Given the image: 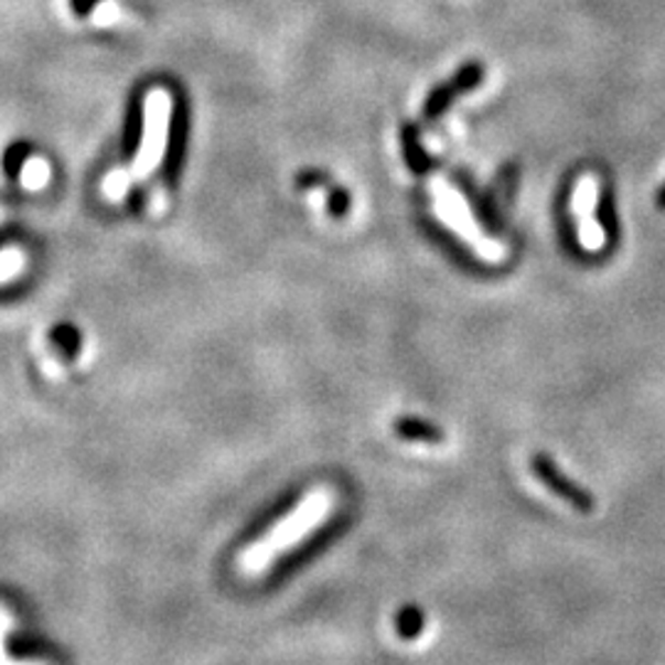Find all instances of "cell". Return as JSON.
Instances as JSON below:
<instances>
[{"label": "cell", "mask_w": 665, "mask_h": 665, "mask_svg": "<svg viewBox=\"0 0 665 665\" xmlns=\"http://www.w3.org/2000/svg\"><path fill=\"white\" fill-rule=\"evenodd\" d=\"M50 181V165L42 158H30L25 161L23 171H20V183L30 190H37Z\"/></svg>", "instance_id": "ba28073f"}, {"label": "cell", "mask_w": 665, "mask_h": 665, "mask_svg": "<svg viewBox=\"0 0 665 665\" xmlns=\"http://www.w3.org/2000/svg\"><path fill=\"white\" fill-rule=\"evenodd\" d=\"M403 431H405L407 437H415V439H431V441H439L441 439V431H437L435 427L419 425V421H405Z\"/></svg>", "instance_id": "9c48e42d"}, {"label": "cell", "mask_w": 665, "mask_h": 665, "mask_svg": "<svg viewBox=\"0 0 665 665\" xmlns=\"http://www.w3.org/2000/svg\"><path fill=\"white\" fill-rule=\"evenodd\" d=\"M597 197H599L597 181L591 175H584L575 190V217L579 225V242H582V247L589 251H597L604 247V232H601L594 215Z\"/></svg>", "instance_id": "5b68a950"}, {"label": "cell", "mask_w": 665, "mask_h": 665, "mask_svg": "<svg viewBox=\"0 0 665 665\" xmlns=\"http://www.w3.org/2000/svg\"><path fill=\"white\" fill-rule=\"evenodd\" d=\"M533 473L540 479L547 489H550L559 498L567 501L579 513H591L594 511V495H591L582 485L567 479L562 471L557 469V463L547 457V453H535L533 457Z\"/></svg>", "instance_id": "277c9868"}, {"label": "cell", "mask_w": 665, "mask_h": 665, "mask_svg": "<svg viewBox=\"0 0 665 665\" xmlns=\"http://www.w3.org/2000/svg\"><path fill=\"white\" fill-rule=\"evenodd\" d=\"M481 82H483V67L479 65V62H469V65H463L457 74H453L451 82L441 84V87H437L429 94L425 116L427 119H437V116L443 114V109H447L449 104L459 97V94L476 89Z\"/></svg>", "instance_id": "8992f818"}, {"label": "cell", "mask_w": 665, "mask_h": 665, "mask_svg": "<svg viewBox=\"0 0 665 665\" xmlns=\"http://www.w3.org/2000/svg\"><path fill=\"white\" fill-rule=\"evenodd\" d=\"M431 193H435L437 217L443 222V225L451 227L461 239H466L469 245L481 249L483 255L489 249H493L491 242L483 239L476 217L471 215L469 203L461 197L457 187L449 185L447 181H441V178H435V181H431Z\"/></svg>", "instance_id": "3957f363"}, {"label": "cell", "mask_w": 665, "mask_h": 665, "mask_svg": "<svg viewBox=\"0 0 665 665\" xmlns=\"http://www.w3.org/2000/svg\"><path fill=\"white\" fill-rule=\"evenodd\" d=\"M333 513L335 493L331 489L323 485V489L309 491L289 513H283L277 523L269 525L255 543H249L237 555L239 575H245L247 579L267 575L281 557L299 550V545L319 533Z\"/></svg>", "instance_id": "6da1fadb"}, {"label": "cell", "mask_w": 665, "mask_h": 665, "mask_svg": "<svg viewBox=\"0 0 665 665\" xmlns=\"http://www.w3.org/2000/svg\"><path fill=\"white\" fill-rule=\"evenodd\" d=\"M656 205H658L661 210H665V185L658 190V195H656Z\"/></svg>", "instance_id": "8fae6325"}, {"label": "cell", "mask_w": 665, "mask_h": 665, "mask_svg": "<svg viewBox=\"0 0 665 665\" xmlns=\"http://www.w3.org/2000/svg\"><path fill=\"white\" fill-rule=\"evenodd\" d=\"M8 631H10V616L6 614V611H0V661L8 658L6 651H3V646H6V633Z\"/></svg>", "instance_id": "30bf717a"}, {"label": "cell", "mask_w": 665, "mask_h": 665, "mask_svg": "<svg viewBox=\"0 0 665 665\" xmlns=\"http://www.w3.org/2000/svg\"><path fill=\"white\" fill-rule=\"evenodd\" d=\"M25 267H28V257L23 255V251L15 249V247L3 249V251H0V283L20 279V277H23Z\"/></svg>", "instance_id": "52a82bcc"}, {"label": "cell", "mask_w": 665, "mask_h": 665, "mask_svg": "<svg viewBox=\"0 0 665 665\" xmlns=\"http://www.w3.org/2000/svg\"><path fill=\"white\" fill-rule=\"evenodd\" d=\"M171 124H173V97L163 87H155L146 94L143 99V124L139 148L131 163L119 171H111L101 183V193L111 203H119L129 190L141 185L161 171L168 155V143H171Z\"/></svg>", "instance_id": "7a4b0ae2"}]
</instances>
